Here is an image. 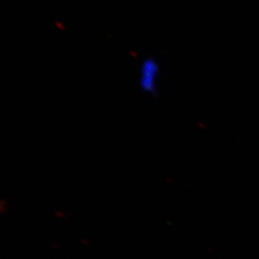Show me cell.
<instances>
[{
    "mask_svg": "<svg viewBox=\"0 0 259 259\" xmlns=\"http://www.w3.org/2000/svg\"><path fill=\"white\" fill-rule=\"evenodd\" d=\"M159 68L157 61L153 58L145 59L139 69L140 89L147 93H155L157 89Z\"/></svg>",
    "mask_w": 259,
    "mask_h": 259,
    "instance_id": "obj_1",
    "label": "cell"
}]
</instances>
